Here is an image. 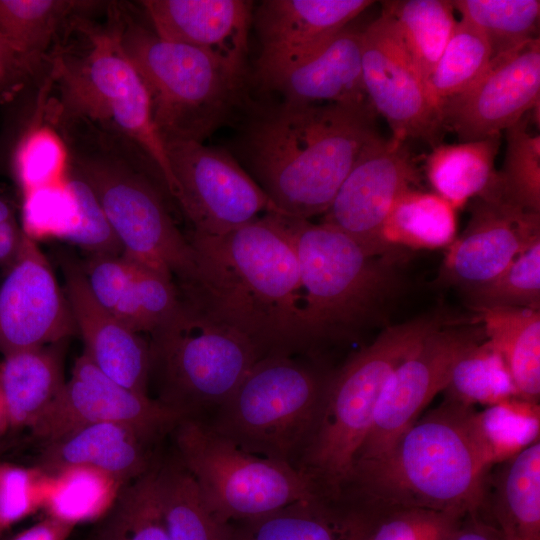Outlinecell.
Instances as JSON below:
<instances>
[{
	"label": "cell",
	"instance_id": "6da1fadb",
	"mask_svg": "<svg viewBox=\"0 0 540 540\" xmlns=\"http://www.w3.org/2000/svg\"><path fill=\"white\" fill-rule=\"evenodd\" d=\"M195 273L181 298L246 336L261 358L303 354L301 284L292 242L273 213L221 236L193 231Z\"/></svg>",
	"mask_w": 540,
	"mask_h": 540
},
{
	"label": "cell",
	"instance_id": "7a4b0ae2",
	"mask_svg": "<svg viewBox=\"0 0 540 540\" xmlns=\"http://www.w3.org/2000/svg\"><path fill=\"white\" fill-rule=\"evenodd\" d=\"M494 458L473 405L445 397L380 456L353 465L341 496L373 513L481 511Z\"/></svg>",
	"mask_w": 540,
	"mask_h": 540
},
{
	"label": "cell",
	"instance_id": "3957f363",
	"mask_svg": "<svg viewBox=\"0 0 540 540\" xmlns=\"http://www.w3.org/2000/svg\"><path fill=\"white\" fill-rule=\"evenodd\" d=\"M375 110L280 102L252 118L242 153L276 214L310 220L323 215L362 148L376 136Z\"/></svg>",
	"mask_w": 540,
	"mask_h": 540
},
{
	"label": "cell",
	"instance_id": "277c9868",
	"mask_svg": "<svg viewBox=\"0 0 540 540\" xmlns=\"http://www.w3.org/2000/svg\"><path fill=\"white\" fill-rule=\"evenodd\" d=\"M51 125L72 168L95 194L122 255L176 285L190 281L194 250L173 221L160 187L164 182L146 155L129 140L85 121L56 119Z\"/></svg>",
	"mask_w": 540,
	"mask_h": 540
},
{
	"label": "cell",
	"instance_id": "5b68a950",
	"mask_svg": "<svg viewBox=\"0 0 540 540\" xmlns=\"http://www.w3.org/2000/svg\"><path fill=\"white\" fill-rule=\"evenodd\" d=\"M77 16L48 59L42 86L45 117L81 120L136 145L175 197L165 144L155 127L145 84L125 54L115 23Z\"/></svg>",
	"mask_w": 540,
	"mask_h": 540
},
{
	"label": "cell",
	"instance_id": "8992f818",
	"mask_svg": "<svg viewBox=\"0 0 540 540\" xmlns=\"http://www.w3.org/2000/svg\"><path fill=\"white\" fill-rule=\"evenodd\" d=\"M273 214L298 260L303 354L386 327L404 286L396 267L399 255H368L331 226Z\"/></svg>",
	"mask_w": 540,
	"mask_h": 540
},
{
	"label": "cell",
	"instance_id": "52a82bcc",
	"mask_svg": "<svg viewBox=\"0 0 540 540\" xmlns=\"http://www.w3.org/2000/svg\"><path fill=\"white\" fill-rule=\"evenodd\" d=\"M108 12L163 142L204 143L238 107L243 78L202 50L159 37L124 4H109Z\"/></svg>",
	"mask_w": 540,
	"mask_h": 540
},
{
	"label": "cell",
	"instance_id": "ba28073f",
	"mask_svg": "<svg viewBox=\"0 0 540 540\" xmlns=\"http://www.w3.org/2000/svg\"><path fill=\"white\" fill-rule=\"evenodd\" d=\"M448 323L441 313H431L388 325L333 371L318 424L297 466L324 494L341 497L390 375L425 337Z\"/></svg>",
	"mask_w": 540,
	"mask_h": 540
},
{
	"label": "cell",
	"instance_id": "9c48e42d",
	"mask_svg": "<svg viewBox=\"0 0 540 540\" xmlns=\"http://www.w3.org/2000/svg\"><path fill=\"white\" fill-rule=\"evenodd\" d=\"M333 371L297 356L260 358L203 421L242 450L297 469L318 424Z\"/></svg>",
	"mask_w": 540,
	"mask_h": 540
},
{
	"label": "cell",
	"instance_id": "30bf717a",
	"mask_svg": "<svg viewBox=\"0 0 540 540\" xmlns=\"http://www.w3.org/2000/svg\"><path fill=\"white\" fill-rule=\"evenodd\" d=\"M150 335L154 399L182 418L205 420L261 358L246 336L181 297L172 317Z\"/></svg>",
	"mask_w": 540,
	"mask_h": 540
},
{
	"label": "cell",
	"instance_id": "8fae6325",
	"mask_svg": "<svg viewBox=\"0 0 540 540\" xmlns=\"http://www.w3.org/2000/svg\"><path fill=\"white\" fill-rule=\"evenodd\" d=\"M170 435L173 452L194 478L209 510L224 524L325 495L300 470L242 450L203 420L183 418Z\"/></svg>",
	"mask_w": 540,
	"mask_h": 540
},
{
	"label": "cell",
	"instance_id": "7c38bea8",
	"mask_svg": "<svg viewBox=\"0 0 540 540\" xmlns=\"http://www.w3.org/2000/svg\"><path fill=\"white\" fill-rule=\"evenodd\" d=\"M174 199L193 232L221 236L276 213L262 188L222 149L194 141L165 142Z\"/></svg>",
	"mask_w": 540,
	"mask_h": 540
},
{
	"label": "cell",
	"instance_id": "4fadbf2b",
	"mask_svg": "<svg viewBox=\"0 0 540 540\" xmlns=\"http://www.w3.org/2000/svg\"><path fill=\"white\" fill-rule=\"evenodd\" d=\"M485 338L478 322L449 323L425 337L386 381L353 465L386 452L420 418L431 400L445 390L459 358Z\"/></svg>",
	"mask_w": 540,
	"mask_h": 540
},
{
	"label": "cell",
	"instance_id": "5bb4252c",
	"mask_svg": "<svg viewBox=\"0 0 540 540\" xmlns=\"http://www.w3.org/2000/svg\"><path fill=\"white\" fill-rule=\"evenodd\" d=\"M420 181L405 141L379 134L362 148L321 223L372 256L400 255L384 242L383 225L397 197Z\"/></svg>",
	"mask_w": 540,
	"mask_h": 540
},
{
	"label": "cell",
	"instance_id": "9a60e30c",
	"mask_svg": "<svg viewBox=\"0 0 540 540\" xmlns=\"http://www.w3.org/2000/svg\"><path fill=\"white\" fill-rule=\"evenodd\" d=\"M362 78L370 104L386 119L393 138L440 144V110L383 11L362 30Z\"/></svg>",
	"mask_w": 540,
	"mask_h": 540
},
{
	"label": "cell",
	"instance_id": "2e32d148",
	"mask_svg": "<svg viewBox=\"0 0 540 540\" xmlns=\"http://www.w3.org/2000/svg\"><path fill=\"white\" fill-rule=\"evenodd\" d=\"M181 419L149 395L114 382L82 353L61 392L30 430L44 444L85 425L118 423L159 444Z\"/></svg>",
	"mask_w": 540,
	"mask_h": 540
},
{
	"label": "cell",
	"instance_id": "e0dca14e",
	"mask_svg": "<svg viewBox=\"0 0 540 540\" xmlns=\"http://www.w3.org/2000/svg\"><path fill=\"white\" fill-rule=\"evenodd\" d=\"M540 39L492 57L464 92L440 106L443 130L460 142L501 135L539 106Z\"/></svg>",
	"mask_w": 540,
	"mask_h": 540
},
{
	"label": "cell",
	"instance_id": "ac0fdd59",
	"mask_svg": "<svg viewBox=\"0 0 540 540\" xmlns=\"http://www.w3.org/2000/svg\"><path fill=\"white\" fill-rule=\"evenodd\" d=\"M0 284V353L63 342L74 333L73 315L50 264L24 233L19 254Z\"/></svg>",
	"mask_w": 540,
	"mask_h": 540
},
{
	"label": "cell",
	"instance_id": "d6986e66",
	"mask_svg": "<svg viewBox=\"0 0 540 540\" xmlns=\"http://www.w3.org/2000/svg\"><path fill=\"white\" fill-rule=\"evenodd\" d=\"M469 213L466 228L447 247L438 276L440 283L462 291L497 277L540 240V213L499 197L473 198Z\"/></svg>",
	"mask_w": 540,
	"mask_h": 540
},
{
	"label": "cell",
	"instance_id": "ffe728a7",
	"mask_svg": "<svg viewBox=\"0 0 540 540\" xmlns=\"http://www.w3.org/2000/svg\"><path fill=\"white\" fill-rule=\"evenodd\" d=\"M372 4L370 0L262 1L254 16L261 84L315 52Z\"/></svg>",
	"mask_w": 540,
	"mask_h": 540
},
{
	"label": "cell",
	"instance_id": "44dd1931",
	"mask_svg": "<svg viewBox=\"0 0 540 540\" xmlns=\"http://www.w3.org/2000/svg\"><path fill=\"white\" fill-rule=\"evenodd\" d=\"M139 4L159 37L202 50L243 78L251 1L143 0Z\"/></svg>",
	"mask_w": 540,
	"mask_h": 540
},
{
	"label": "cell",
	"instance_id": "7402d4cb",
	"mask_svg": "<svg viewBox=\"0 0 540 540\" xmlns=\"http://www.w3.org/2000/svg\"><path fill=\"white\" fill-rule=\"evenodd\" d=\"M65 293L83 353L108 378L119 385L148 395L149 344L102 307L93 297L82 267L63 260Z\"/></svg>",
	"mask_w": 540,
	"mask_h": 540
},
{
	"label": "cell",
	"instance_id": "603a6c76",
	"mask_svg": "<svg viewBox=\"0 0 540 540\" xmlns=\"http://www.w3.org/2000/svg\"><path fill=\"white\" fill-rule=\"evenodd\" d=\"M39 470L50 477L82 468L120 485L147 473L159 459L158 444L118 423H94L43 444Z\"/></svg>",
	"mask_w": 540,
	"mask_h": 540
},
{
	"label": "cell",
	"instance_id": "cb8c5ba5",
	"mask_svg": "<svg viewBox=\"0 0 540 540\" xmlns=\"http://www.w3.org/2000/svg\"><path fill=\"white\" fill-rule=\"evenodd\" d=\"M284 102L301 105L370 103L362 78V31L348 26L315 52L262 83Z\"/></svg>",
	"mask_w": 540,
	"mask_h": 540
},
{
	"label": "cell",
	"instance_id": "d4e9b609",
	"mask_svg": "<svg viewBox=\"0 0 540 540\" xmlns=\"http://www.w3.org/2000/svg\"><path fill=\"white\" fill-rule=\"evenodd\" d=\"M374 518L344 498L317 495L228 523L225 540H369Z\"/></svg>",
	"mask_w": 540,
	"mask_h": 540
},
{
	"label": "cell",
	"instance_id": "484cf974",
	"mask_svg": "<svg viewBox=\"0 0 540 540\" xmlns=\"http://www.w3.org/2000/svg\"><path fill=\"white\" fill-rule=\"evenodd\" d=\"M62 342L20 351L0 361V396L10 427H28L49 407L64 384Z\"/></svg>",
	"mask_w": 540,
	"mask_h": 540
},
{
	"label": "cell",
	"instance_id": "4316f807",
	"mask_svg": "<svg viewBox=\"0 0 540 540\" xmlns=\"http://www.w3.org/2000/svg\"><path fill=\"white\" fill-rule=\"evenodd\" d=\"M491 512L505 540H540V442L489 474Z\"/></svg>",
	"mask_w": 540,
	"mask_h": 540
},
{
	"label": "cell",
	"instance_id": "83f0119b",
	"mask_svg": "<svg viewBox=\"0 0 540 540\" xmlns=\"http://www.w3.org/2000/svg\"><path fill=\"white\" fill-rule=\"evenodd\" d=\"M476 322L504 360L518 397L538 403L540 396V310L520 307L474 309Z\"/></svg>",
	"mask_w": 540,
	"mask_h": 540
},
{
	"label": "cell",
	"instance_id": "f1b7e54d",
	"mask_svg": "<svg viewBox=\"0 0 540 540\" xmlns=\"http://www.w3.org/2000/svg\"><path fill=\"white\" fill-rule=\"evenodd\" d=\"M101 5L79 0H0V33L29 59L47 66L72 21Z\"/></svg>",
	"mask_w": 540,
	"mask_h": 540
},
{
	"label": "cell",
	"instance_id": "f546056e",
	"mask_svg": "<svg viewBox=\"0 0 540 540\" xmlns=\"http://www.w3.org/2000/svg\"><path fill=\"white\" fill-rule=\"evenodd\" d=\"M501 135L438 144L426 159V175L435 193L456 210L491 186Z\"/></svg>",
	"mask_w": 540,
	"mask_h": 540
},
{
	"label": "cell",
	"instance_id": "4dcf8cb0",
	"mask_svg": "<svg viewBox=\"0 0 540 540\" xmlns=\"http://www.w3.org/2000/svg\"><path fill=\"white\" fill-rule=\"evenodd\" d=\"M156 489L168 540H225L228 524L207 507L189 471L175 453L159 458Z\"/></svg>",
	"mask_w": 540,
	"mask_h": 540
},
{
	"label": "cell",
	"instance_id": "1f68e13d",
	"mask_svg": "<svg viewBox=\"0 0 540 540\" xmlns=\"http://www.w3.org/2000/svg\"><path fill=\"white\" fill-rule=\"evenodd\" d=\"M456 209L438 194L409 188L393 203L382 230L394 252L448 247L456 238Z\"/></svg>",
	"mask_w": 540,
	"mask_h": 540
},
{
	"label": "cell",
	"instance_id": "d6a6232c",
	"mask_svg": "<svg viewBox=\"0 0 540 540\" xmlns=\"http://www.w3.org/2000/svg\"><path fill=\"white\" fill-rule=\"evenodd\" d=\"M10 149V168L22 195L63 182L70 168L64 141L45 120L40 93Z\"/></svg>",
	"mask_w": 540,
	"mask_h": 540
},
{
	"label": "cell",
	"instance_id": "836d02e7",
	"mask_svg": "<svg viewBox=\"0 0 540 540\" xmlns=\"http://www.w3.org/2000/svg\"><path fill=\"white\" fill-rule=\"evenodd\" d=\"M382 6L427 86L457 22L452 1L395 0Z\"/></svg>",
	"mask_w": 540,
	"mask_h": 540
},
{
	"label": "cell",
	"instance_id": "e575fe53",
	"mask_svg": "<svg viewBox=\"0 0 540 540\" xmlns=\"http://www.w3.org/2000/svg\"><path fill=\"white\" fill-rule=\"evenodd\" d=\"M157 462L120 487L86 540H168L156 489Z\"/></svg>",
	"mask_w": 540,
	"mask_h": 540
},
{
	"label": "cell",
	"instance_id": "d590c367",
	"mask_svg": "<svg viewBox=\"0 0 540 540\" xmlns=\"http://www.w3.org/2000/svg\"><path fill=\"white\" fill-rule=\"evenodd\" d=\"M531 111L505 132L502 167L490 191L525 211L540 213V134L532 132Z\"/></svg>",
	"mask_w": 540,
	"mask_h": 540
},
{
	"label": "cell",
	"instance_id": "8d00e7d4",
	"mask_svg": "<svg viewBox=\"0 0 540 540\" xmlns=\"http://www.w3.org/2000/svg\"><path fill=\"white\" fill-rule=\"evenodd\" d=\"M461 19L488 41L492 57L538 38L539 0H453Z\"/></svg>",
	"mask_w": 540,
	"mask_h": 540
},
{
	"label": "cell",
	"instance_id": "74e56055",
	"mask_svg": "<svg viewBox=\"0 0 540 540\" xmlns=\"http://www.w3.org/2000/svg\"><path fill=\"white\" fill-rule=\"evenodd\" d=\"M492 59L490 45L473 25L460 19L427 81V89L438 106L468 89Z\"/></svg>",
	"mask_w": 540,
	"mask_h": 540
},
{
	"label": "cell",
	"instance_id": "f35d334b",
	"mask_svg": "<svg viewBox=\"0 0 540 540\" xmlns=\"http://www.w3.org/2000/svg\"><path fill=\"white\" fill-rule=\"evenodd\" d=\"M446 397L473 405H493L518 397L509 370L490 341L468 349L455 364L444 390Z\"/></svg>",
	"mask_w": 540,
	"mask_h": 540
},
{
	"label": "cell",
	"instance_id": "ab89813d",
	"mask_svg": "<svg viewBox=\"0 0 540 540\" xmlns=\"http://www.w3.org/2000/svg\"><path fill=\"white\" fill-rule=\"evenodd\" d=\"M53 490H46L44 504L49 516L76 524L100 518L110 507L120 487L116 481L92 470L76 468L60 473Z\"/></svg>",
	"mask_w": 540,
	"mask_h": 540
},
{
	"label": "cell",
	"instance_id": "60d3db41",
	"mask_svg": "<svg viewBox=\"0 0 540 540\" xmlns=\"http://www.w3.org/2000/svg\"><path fill=\"white\" fill-rule=\"evenodd\" d=\"M463 292L473 310L490 307L540 310V240L497 277Z\"/></svg>",
	"mask_w": 540,
	"mask_h": 540
},
{
	"label": "cell",
	"instance_id": "b9f144b4",
	"mask_svg": "<svg viewBox=\"0 0 540 540\" xmlns=\"http://www.w3.org/2000/svg\"><path fill=\"white\" fill-rule=\"evenodd\" d=\"M480 424L494 463H501L539 438L537 403L513 397L479 412Z\"/></svg>",
	"mask_w": 540,
	"mask_h": 540
},
{
	"label": "cell",
	"instance_id": "7bdbcfd3",
	"mask_svg": "<svg viewBox=\"0 0 540 540\" xmlns=\"http://www.w3.org/2000/svg\"><path fill=\"white\" fill-rule=\"evenodd\" d=\"M68 174L59 184L23 195L22 230L33 240L47 237L65 240L77 226L78 206Z\"/></svg>",
	"mask_w": 540,
	"mask_h": 540
},
{
	"label": "cell",
	"instance_id": "ee69618b",
	"mask_svg": "<svg viewBox=\"0 0 540 540\" xmlns=\"http://www.w3.org/2000/svg\"><path fill=\"white\" fill-rule=\"evenodd\" d=\"M369 540H449L464 516L417 507L377 511Z\"/></svg>",
	"mask_w": 540,
	"mask_h": 540
},
{
	"label": "cell",
	"instance_id": "f6af8a7d",
	"mask_svg": "<svg viewBox=\"0 0 540 540\" xmlns=\"http://www.w3.org/2000/svg\"><path fill=\"white\" fill-rule=\"evenodd\" d=\"M68 182L75 196L79 220L66 241L91 255H122V246L105 216L95 194L70 164Z\"/></svg>",
	"mask_w": 540,
	"mask_h": 540
},
{
	"label": "cell",
	"instance_id": "bcb514c9",
	"mask_svg": "<svg viewBox=\"0 0 540 540\" xmlns=\"http://www.w3.org/2000/svg\"><path fill=\"white\" fill-rule=\"evenodd\" d=\"M43 473L0 462V533L44 504Z\"/></svg>",
	"mask_w": 540,
	"mask_h": 540
},
{
	"label": "cell",
	"instance_id": "7dc6e473",
	"mask_svg": "<svg viewBox=\"0 0 540 540\" xmlns=\"http://www.w3.org/2000/svg\"><path fill=\"white\" fill-rule=\"evenodd\" d=\"M96 301L112 315L134 289V261L123 255H90L82 268Z\"/></svg>",
	"mask_w": 540,
	"mask_h": 540
},
{
	"label": "cell",
	"instance_id": "c3c4849f",
	"mask_svg": "<svg viewBox=\"0 0 540 540\" xmlns=\"http://www.w3.org/2000/svg\"><path fill=\"white\" fill-rule=\"evenodd\" d=\"M47 67L29 59L0 33V105L19 100L37 86Z\"/></svg>",
	"mask_w": 540,
	"mask_h": 540
},
{
	"label": "cell",
	"instance_id": "681fc988",
	"mask_svg": "<svg viewBox=\"0 0 540 540\" xmlns=\"http://www.w3.org/2000/svg\"><path fill=\"white\" fill-rule=\"evenodd\" d=\"M449 540H505L499 529L479 512L465 515Z\"/></svg>",
	"mask_w": 540,
	"mask_h": 540
},
{
	"label": "cell",
	"instance_id": "f907efd6",
	"mask_svg": "<svg viewBox=\"0 0 540 540\" xmlns=\"http://www.w3.org/2000/svg\"><path fill=\"white\" fill-rule=\"evenodd\" d=\"M74 526L72 523L48 516L13 540H67Z\"/></svg>",
	"mask_w": 540,
	"mask_h": 540
},
{
	"label": "cell",
	"instance_id": "816d5d0a",
	"mask_svg": "<svg viewBox=\"0 0 540 540\" xmlns=\"http://www.w3.org/2000/svg\"><path fill=\"white\" fill-rule=\"evenodd\" d=\"M12 219H16L12 204L0 198V224Z\"/></svg>",
	"mask_w": 540,
	"mask_h": 540
},
{
	"label": "cell",
	"instance_id": "f5cc1de1",
	"mask_svg": "<svg viewBox=\"0 0 540 540\" xmlns=\"http://www.w3.org/2000/svg\"><path fill=\"white\" fill-rule=\"evenodd\" d=\"M8 427H10V425L7 412L0 396V434H2Z\"/></svg>",
	"mask_w": 540,
	"mask_h": 540
}]
</instances>
